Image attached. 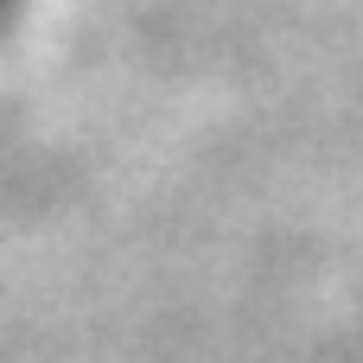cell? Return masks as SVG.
<instances>
[{"label":"cell","instance_id":"cell-1","mask_svg":"<svg viewBox=\"0 0 363 363\" xmlns=\"http://www.w3.org/2000/svg\"><path fill=\"white\" fill-rule=\"evenodd\" d=\"M13 6H19V0H0V19H13Z\"/></svg>","mask_w":363,"mask_h":363}]
</instances>
